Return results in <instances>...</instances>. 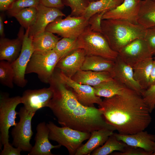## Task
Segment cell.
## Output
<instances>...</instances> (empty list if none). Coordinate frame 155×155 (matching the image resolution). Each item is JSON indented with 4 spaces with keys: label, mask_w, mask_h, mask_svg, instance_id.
<instances>
[{
    "label": "cell",
    "mask_w": 155,
    "mask_h": 155,
    "mask_svg": "<svg viewBox=\"0 0 155 155\" xmlns=\"http://www.w3.org/2000/svg\"><path fill=\"white\" fill-rule=\"evenodd\" d=\"M49 83L53 94L48 107L62 127L90 133L104 128L115 130L106 122L99 108L81 104L57 75H54Z\"/></svg>",
    "instance_id": "obj_1"
},
{
    "label": "cell",
    "mask_w": 155,
    "mask_h": 155,
    "mask_svg": "<svg viewBox=\"0 0 155 155\" xmlns=\"http://www.w3.org/2000/svg\"><path fill=\"white\" fill-rule=\"evenodd\" d=\"M99 108L106 122L121 134L144 130L152 121L142 96L130 89L121 94L105 98Z\"/></svg>",
    "instance_id": "obj_2"
},
{
    "label": "cell",
    "mask_w": 155,
    "mask_h": 155,
    "mask_svg": "<svg viewBox=\"0 0 155 155\" xmlns=\"http://www.w3.org/2000/svg\"><path fill=\"white\" fill-rule=\"evenodd\" d=\"M101 27L110 47L117 53L134 40L144 38L145 33V29L139 25L123 20H102Z\"/></svg>",
    "instance_id": "obj_3"
},
{
    "label": "cell",
    "mask_w": 155,
    "mask_h": 155,
    "mask_svg": "<svg viewBox=\"0 0 155 155\" xmlns=\"http://www.w3.org/2000/svg\"><path fill=\"white\" fill-rule=\"evenodd\" d=\"M78 48L83 49L86 55H95L115 61L118 53L110 47L107 40L100 32L89 29L77 39Z\"/></svg>",
    "instance_id": "obj_4"
},
{
    "label": "cell",
    "mask_w": 155,
    "mask_h": 155,
    "mask_svg": "<svg viewBox=\"0 0 155 155\" xmlns=\"http://www.w3.org/2000/svg\"><path fill=\"white\" fill-rule=\"evenodd\" d=\"M60 59L59 56L53 50L47 51H34L28 64L26 74L35 73L42 82L49 83Z\"/></svg>",
    "instance_id": "obj_5"
},
{
    "label": "cell",
    "mask_w": 155,
    "mask_h": 155,
    "mask_svg": "<svg viewBox=\"0 0 155 155\" xmlns=\"http://www.w3.org/2000/svg\"><path fill=\"white\" fill-rule=\"evenodd\" d=\"M46 124L49 130V140L56 141L66 148L69 155H75L82 143L91 136L90 133L66 127H59L52 121Z\"/></svg>",
    "instance_id": "obj_6"
},
{
    "label": "cell",
    "mask_w": 155,
    "mask_h": 155,
    "mask_svg": "<svg viewBox=\"0 0 155 155\" xmlns=\"http://www.w3.org/2000/svg\"><path fill=\"white\" fill-rule=\"evenodd\" d=\"M88 20L82 16L70 15L62 19L59 17L49 24L45 30L63 37L78 38L89 28Z\"/></svg>",
    "instance_id": "obj_7"
},
{
    "label": "cell",
    "mask_w": 155,
    "mask_h": 155,
    "mask_svg": "<svg viewBox=\"0 0 155 155\" xmlns=\"http://www.w3.org/2000/svg\"><path fill=\"white\" fill-rule=\"evenodd\" d=\"M22 103L21 96L9 97L8 94L1 93L0 99V144L1 146L9 143V129L17 124L16 119L18 113V105Z\"/></svg>",
    "instance_id": "obj_8"
},
{
    "label": "cell",
    "mask_w": 155,
    "mask_h": 155,
    "mask_svg": "<svg viewBox=\"0 0 155 155\" xmlns=\"http://www.w3.org/2000/svg\"><path fill=\"white\" fill-rule=\"evenodd\" d=\"M18 113L20 120L11 130V144L22 151L30 152L32 147L30 140L33 134L32 120L36 113L30 112L24 106L20 108Z\"/></svg>",
    "instance_id": "obj_9"
},
{
    "label": "cell",
    "mask_w": 155,
    "mask_h": 155,
    "mask_svg": "<svg viewBox=\"0 0 155 155\" xmlns=\"http://www.w3.org/2000/svg\"><path fill=\"white\" fill-rule=\"evenodd\" d=\"M30 28L26 29L24 35L22 49L16 59L11 63L14 73V82L18 86L24 87L27 81L25 78L26 69L34 51L32 45V36L29 35Z\"/></svg>",
    "instance_id": "obj_10"
},
{
    "label": "cell",
    "mask_w": 155,
    "mask_h": 155,
    "mask_svg": "<svg viewBox=\"0 0 155 155\" xmlns=\"http://www.w3.org/2000/svg\"><path fill=\"white\" fill-rule=\"evenodd\" d=\"M57 75L60 80L71 90L79 101L87 106H94V104L100 105L102 100L95 94L93 87L81 84L75 82L60 71Z\"/></svg>",
    "instance_id": "obj_11"
},
{
    "label": "cell",
    "mask_w": 155,
    "mask_h": 155,
    "mask_svg": "<svg viewBox=\"0 0 155 155\" xmlns=\"http://www.w3.org/2000/svg\"><path fill=\"white\" fill-rule=\"evenodd\" d=\"M118 53V56L132 67L140 61L153 57L144 38L134 40L122 48Z\"/></svg>",
    "instance_id": "obj_12"
},
{
    "label": "cell",
    "mask_w": 155,
    "mask_h": 155,
    "mask_svg": "<svg viewBox=\"0 0 155 155\" xmlns=\"http://www.w3.org/2000/svg\"><path fill=\"white\" fill-rule=\"evenodd\" d=\"M53 94L52 87L35 90L28 89L21 96L22 103L28 111L35 112L38 110L48 107Z\"/></svg>",
    "instance_id": "obj_13"
},
{
    "label": "cell",
    "mask_w": 155,
    "mask_h": 155,
    "mask_svg": "<svg viewBox=\"0 0 155 155\" xmlns=\"http://www.w3.org/2000/svg\"><path fill=\"white\" fill-rule=\"evenodd\" d=\"M142 0H124L120 5L106 11L102 20L114 19L127 21L137 24V20Z\"/></svg>",
    "instance_id": "obj_14"
},
{
    "label": "cell",
    "mask_w": 155,
    "mask_h": 155,
    "mask_svg": "<svg viewBox=\"0 0 155 155\" xmlns=\"http://www.w3.org/2000/svg\"><path fill=\"white\" fill-rule=\"evenodd\" d=\"M111 73L114 79L142 96L144 90L134 79L133 67L118 56Z\"/></svg>",
    "instance_id": "obj_15"
},
{
    "label": "cell",
    "mask_w": 155,
    "mask_h": 155,
    "mask_svg": "<svg viewBox=\"0 0 155 155\" xmlns=\"http://www.w3.org/2000/svg\"><path fill=\"white\" fill-rule=\"evenodd\" d=\"M34 24L30 28L29 35L33 36L44 31L47 26L59 17L65 15L59 9L45 7L39 4Z\"/></svg>",
    "instance_id": "obj_16"
},
{
    "label": "cell",
    "mask_w": 155,
    "mask_h": 155,
    "mask_svg": "<svg viewBox=\"0 0 155 155\" xmlns=\"http://www.w3.org/2000/svg\"><path fill=\"white\" fill-rule=\"evenodd\" d=\"M36 133L34 140V145L28 155H54L51 152L53 149L60 148L61 145H53L49 141V130L45 122L38 123L36 127Z\"/></svg>",
    "instance_id": "obj_17"
},
{
    "label": "cell",
    "mask_w": 155,
    "mask_h": 155,
    "mask_svg": "<svg viewBox=\"0 0 155 155\" xmlns=\"http://www.w3.org/2000/svg\"><path fill=\"white\" fill-rule=\"evenodd\" d=\"M117 139L128 146L142 148L152 154L155 145V135L144 130L135 133L121 134L114 133Z\"/></svg>",
    "instance_id": "obj_18"
},
{
    "label": "cell",
    "mask_w": 155,
    "mask_h": 155,
    "mask_svg": "<svg viewBox=\"0 0 155 155\" xmlns=\"http://www.w3.org/2000/svg\"><path fill=\"white\" fill-rule=\"evenodd\" d=\"M86 56L83 49H77L60 59L56 68L71 78L81 69Z\"/></svg>",
    "instance_id": "obj_19"
},
{
    "label": "cell",
    "mask_w": 155,
    "mask_h": 155,
    "mask_svg": "<svg viewBox=\"0 0 155 155\" xmlns=\"http://www.w3.org/2000/svg\"><path fill=\"white\" fill-rule=\"evenodd\" d=\"M23 30L21 29L17 38L10 39L4 38L0 40V60L10 63L14 61L20 53L23 36Z\"/></svg>",
    "instance_id": "obj_20"
},
{
    "label": "cell",
    "mask_w": 155,
    "mask_h": 155,
    "mask_svg": "<svg viewBox=\"0 0 155 155\" xmlns=\"http://www.w3.org/2000/svg\"><path fill=\"white\" fill-rule=\"evenodd\" d=\"M114 131L104 128L93 131L88 141L78 149L75 155H90L96 148L103 145L109 137L114 133Z\"/></svg>",
    "instance_id": "obj_21"
},
{
    "label": "cell",
    "mask_w": 155,
    "mask_h": 155,
    "mask_svg": "<svg viewBox=\"0 0 155 155\" xmlns=\"http://www.w3.org/2000/svg\"><path fill=\"white\" fill-rule=\"evenodd\" d=\"M77 82L91 86H96L113 79L111 72L80 70L71 78Z\"/></svg>",
    "instance_id": "obj_22"
},
{
    "label": "cell",
    "mask_w": 155,
    "mask_h": 155,
    "mask_svg": "<svg viewBox=\"0 0 155 155\" xmlns=\"http://www.w3.org/2000/svg\"><path fill=\"white\" fill-rule=\"evenodd\" d=\"M153 57L140 61L133 67V77L144 90L150 86V78Z\"/></svg>",
    "instance_id": "obj_23"
},
{
    "label": "cell",
    "mask_w": 155,
    "mask_h": 155,
    "mask_svg": "<svg viewBox=\"0 0 155 155\" xmlns=\"http://www.w3.org/2000/svg\"><path fill=\"white\" fill-rule=\"evenodd\" d=\"M114 64V61L100 56L86 55L80 69L111 72Z\"/></svg>",
    "instance_id": "obj_24"
},
{
    "label": "cell",
    "mask_w": 155,
    "mask_h": 155,
    "mask_svg": "<svg viewBox=\"0 0 155 155\" xmlns=\"http://www.w3.org/2000/svg\"><path fill=\"white\" fill-rule=\"evenodd\" d=\"M137 23L145 29L155 26V2L142 0Z\"/></svg>",
    "instance_id": "obj_25"
},
{
    "label": "cell",
    "mask_w": 155,
    "mask_h": 155,
    "mask_svg": "<svg viewBox=\"0 0 155 155\" xmlns=\"http://www.w3.org/2000/svg\"><path fill=\"white\" fill-rule=\"evenodd\" d=\"M60 39L53 33L45 30L32 36V43L34 51L43 52L52 50Z\"/></svg>",
    "instance_id": "obj_26"
},
{
    "label": "cell",
    "mask_w": 155,
    "mask_h": 155,
    "mask_svg": "<svg viewBox=\"0 0 155 155\" xmlns=\"http://www.w3.org/2000/svg\"><path fill=\"white\" fill-rule=\"evenodd\" d=\"M93 87L96 95L105 98L121 94L129 89L114 79Z\"/></svg>",
    "instance_id": "obj_27"
},
{
    "label": "cell",
    "mask_w": 155,
    "mask_h": 155,
    "mask_svg": "<svg viewBox=\"0 0 155 155\" xmlns=\"http://www.w3.org/2000/svg\"><path fill=\"white\" fill-rule=\"evenodd\" d=\"M124 0H98L90 2L82 15L88 20L93 15L104 11H108L117 7Z\"/></svg>",
    "instance_id": "obj_28"
},
{
    "label": "cell",
    "mask_w": 155,
    "mask_h": 155,
    "mask_svg": "<svg viewBox=\"0 0 155 155\" xmlns=\"http://www.w3.org/2000/svg\"><path fill=\"white\" fill-rule=\"evenodd\" d=\"M127 145L118 140L114 133L110 136L104 144L94 150L92 155H107L115 151L123 152Z\"/></svg>",
    "instance_id": "obj_29"
},
{
    "label": "cell",
    "mask_w": 155,
    "mask_h": 155,
    "mask_svg": "<svg viewBox=\"0 0 155 155\" xmlns=\"http://www.w3.org/2000/svg\"><path fill=\"white\" fill-rule=\"evenodd\" d=\"M37 12V7L33 6L22 9L13 14L21 26L26 29L34 24Z\"/></svg>",
    "instance_id": "obj_30"
},
{
    "label": "cell",
    "mask_w": 155,
    "mask_h": 155,
    "mask_svg": "<svg viewBox=\"0 0 155 155\" xmlns=\"http://www.w3.org/2000/svg\"><path fill=\"white\" fill-rule=\"evenodd\" d=\"M77 39L63 37L57 42L53 50L61 59L78 48Z\"/></svg>",
    "instance_id": "obj_31"
},
{
    "label": "cell",
    "mask_w": 155,
    "mask_h": 155,
    "mask_svg": "<svg viewBox=\"0 0 155 155\" xmlns=\"http://www.w3.org/2000/svg\"><path fill=\"white\" fill-rule=\"evenodd\" d=\"M14 73L11 63L5 60L0 61V82L10 88L13 87Z\"/></svg>",
    "instance_id": "obj_32"
},
{
    "label": "cell",
    "mask_w": 155,
    "mask_h": 155,
    "mask_svg": "<svg viewBox=\"0 0 155 155\" xmlns=\"http://www.w3.org/2000/svg\"><path fill=\"white\" fill-rule=\"evenodd\" d=\"M64 5L70 7V15L81 16L90 3L86 0H62Z\"/></svg>",
    "instance_id": "obj_33"
},
{
    "label": "cell",
    "mask_w": 155,
    "mask_h": 155,
    "mask_svg": "<svg viewBox=\"0 0 155 155\" xmlns=\"http://www.w3.org/2000/svg\"><path fill=\"white\" fill-rule=\"evenodd\" d=\"M39 4V0H16L7 11L8 13L12 16L22 9L31 7H37Z\"/></svg>",
    "instance_id": "obj_34"
},
{
    "label": "cell",
    "mask_w": 155,
    "mask_h": 155,
    "mask_svg": "<svg viewBox=\"0 0 155 155\" xmlns=\"http://www.w3.org/2000/svg\"><path fill=\"white\" fill-rule=\"evenodd\" d=\"M142 96L152 113L155 108V83L145 90Z\"/></svg>",
    "instance_id": "obj_35"
},
{
    "label": "cell",
    "mask_w": 155,
    "mask_h": 155,
    "mask_svg": "<svg viewBox=\"0 0 155 155\" xmlns=\"http://www.w3.org/2000/svg\"><path fill=\"white\" fill-rule=\"evenodd\" d=\"M144 38L151 54L155 56V26L145 29Z\"/></svg>",
    "instance_id": "obj_36"
},
{
    "label": "cell",
    "mask_w": 155,
    "mask_h": 155,
    "mask_svg": "<svg viewBox=\"0 0 155 155\" xmlns=\"http://www.w3.org/2000/svg\"><path fill=\"white\" fill-rule=\"evenodd\" d=\"M106 11H104L96 13L89 18L88 23L90 30L101 33V21L103 15Z\"/></svg>",
    "instance_id": "obj_37"
},
{
    "label": "cell",
    "mask_w": 155,
    "mask_h": 155,
    "mask_svg": "<svg viewBox=\"0 0 155 155\" xmlns=\"http://www.w3.org/2000/svg\"><path fill=\"white\" fill-rule=\"evenodd\" d=\"M114 155H152V154L139 148L127 145L123 152H115L112 153Z\"/></svg>",
    "instance_id": "obj_38"
},
{
    "label": "cell",
    "mask_w": 155,
    "mask_h": 155,
    "mask_svg": "<svg viewBox=\"0 0 155 155\" xmlns=\"http://www.w3.org/2000/svg\"><path fill=\"white\" fill-rule=\"evenodd\" d=\"M39 4L45 7L59 9L63 8L64 4L62 0H39Z\"/></svg>",
    "instance_id": "obj_39"
},
{
    "label": "cell",
    "mask_w": 155,
    "mask_h": 155,
    "mask_svg": "<svg viewBox=\"0 0 155 155\" xmlns=\"http://www.w3.org/2000/svg\"><path fill=\"white\" fill-rule=\"evenodd\" d=\"M3 148L2 150L1 155H20L22 150L19 148L14 147L9 143L3 145Z\"/></svg>",
    "instance_id": "obj_40"
},
{
    "label": "cell",
    "mask_w": 155,
    "mask_h": 155,
    "mask_svg": "<svg viewBox=\"0 0 155 155\" xmlns=\"http://www.w3.org/2000/svg\"><path fill=\"white\" fill-rule=\"evenodd\" d=\"M16 0H0L1 11H7Z\"/></svg>",
    "instance_id": "obj_41"
},
{
    "label": "cell",
    "mask_w": 155,
    "mask_h": 155,
    "mask_svg": "<svg viewBox=\"0 0 155 155\" xmlns=\"http://www.w3.org/2000/svg\"><path fill=\"white\" fill-rule=\"evenodd\" d=\"M149 83L150 86L155 83V57H153V64L150 78Z\"/></svg>",
    "instance_id": "obj_42"
},
{
    "label": "cell",
    "mask_w": 155,
    "mask_h": 155,
    "mask_svg": "<svg viewBox=\"0 0 155 155\" xmlns=\"http://www.w3.org/2000/svg\"><path fill=\"white\" fill-rule=\"evenodd\" d=\"M0 35L1 36L4 35V28L3 20L2 16H0Z\"/></svg>",
    "instance_id": "obj_43"
},
{
    "label": "cell",
    "mask_w": 155,
    "mask_h": 155,
    "mask_svg": "<svg viewBox=\"0 0 155 155\" xmlns=\"http://www.w3.org/2000/svg\"><path fill=\"white\" fill-rule=\"evenodd\" d=\"M89 2L90 3L94 1H97V0H86Z\"/></svg>",
    "instance_id": "obj_44"
},
{
    "label": "cell",
    "mask_w": 155,
    "mask_h": 155,
    "mask_svg": "<svg viewBox=\"0 0 155 155\" xmlns=\"http://www.w3.org/2000/svg\"><path fill=\"white\" fill-rule=\"evenodd\" d=\"M152 155H155V145L154 148V151Z\"/></svg>",
    "instance_id": "obj_45"
},
{
    "label": "cell",
    "mask_w": 155,
    "mask_h": 155,
    "mask_svg": "<svg viewBox=\"0 0 155 155\" xmlns=\"http://www.w3.org/2000/svg\"><path fill=\"white\" fill-rule=\"evenodd\" d=\"M114 0H110V1H114Z\"/></svg>",
    "instance_id": "obj_46"
},
{
    "label": "cell",
    "mask_w": 155,
    "mask_h": 155,
    "mask_svg": "<svg viewBox=\"0 0 155 155\" xmlns=\"http://www.w3.org/2000/svg\"><path fill=\"white\" fill-rule=\"evenodd\" d=\"M152 0V1H154L155 2V0Z\"/></svg>",
    "instance_id": "obj_47"
},
{
    "label": "cell",
    "mask_w": 155,
    "mask_h": 155,
    "mask_svg": "<svg viewBox=\"0 0 155 155\" xmlns=\"http://www.w3.org/2000/svg\"></svg>",
    "instance_id": "obj_48"
}]
</instances>
